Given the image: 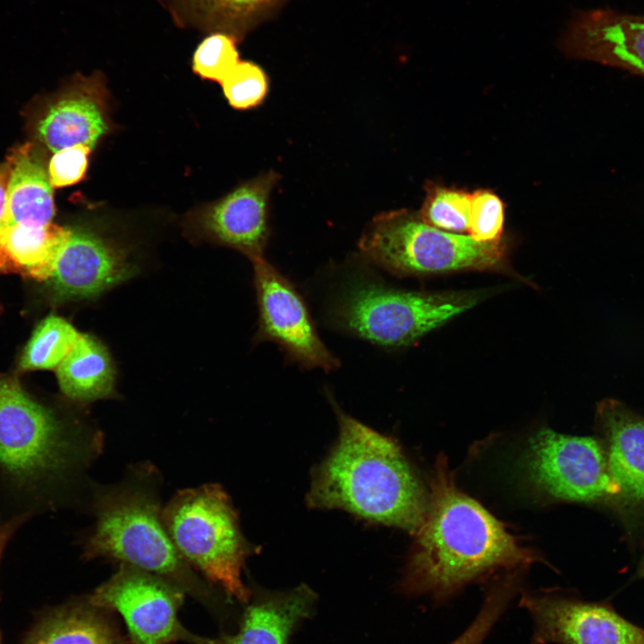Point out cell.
<instances>
[{
    "label": "cell",
    "instance_id": "8",
    "mask_svg": "<svg viewBox=\"0 0 644 644\" xmlns=\"http://www.w3.org/2000/svg\"><path fill=\"white\" fill-rule=\"evenodd\" d=\"M522 462L530 485L548 499L612 508L618 495L600 438L543 428L529 440Z\"/></svg>",
    "mask_w": 644,
    "mask_h": 644
},
{
    "label": "cell",
    "instance_id": "22",
    "mask_svg": "<svg viewBox=\"0 0 644 644\" xmlns=\"http://www.w3.org/2000/svg\"><path fill=\"white\" fill-rule=\"evenodd\" d=\"M108 612L86 597L47 617L26 644H130Z\"/></svg>",
    "mask_w": 644,
    "mask_h": 644
},
{
    "label": "cell",
    "instance_id": "3",
    "mask_svg": "<svg viewBox=\"0 0 644 644\" xmlns=\"http://www.w3.org/2000/svg\"><path fill=\"white\" fill-rule=\"evenodd\" d=\"M161 487V475L149 462L131 466L114 484L91 481L88 498L95 523L83 540L82 556L117 561L158 575L216 613V590L184 561L169 536Z\"/></svg>",
    "mask_w": 644,
    "mask_h": 644
},
{
    "label": "cell",
    "instance_id": "7",
    "mask_svg": "<svg viewBox=\"0 0 644 644\" xmlns=\"http://www.w3.org/2000/svg\"><path fill=\"white\" fill-rule=\"evenodd\" d=\"M169 536L184 561L207 581L247 603L249 589L241 573L251 553L232 502L217 484L178 491L163 507Z\"/></svg>",
    "mask_w": 644,
    "mask_h": 644
},
{
    "label": "cell",
    "instance_id": "6",
    "mask_svg": "<svg viewBox=\"0 0 644 644\" xmlns=\"http://www.w3.org/2000/svg\"><path fill=\"white\" fill-rule=\"evenodd\" d=\"M358 247L367 261L397 276L502 270L507 258L503 240L480 242L445 232L427 224L419 212L405 208L375 216Z\"/></svg>",
    "mask_w": 644,
    "mask_h": 644
},
{
    "label": "cell",
    "instance_id": "32",
    "mask_svg": "<svg viewBox=\"0 0 644 644\" xmlns=\"http://www.w3.org/2000/svg\"><path fill=\"white\" fill-rule=\"evenodd\" d=\"M637 575H638L640 578H643V579H644V555H643V556H642V558H641V560H640V564H639V567H638V569H637Z\"/></svg>",
    "mask_w": 644,
    "mask_h": 644
},
{
    "label": "cell",
    "instance_id": "21",
    "mask_svg": "<svg viewBox=\"0 0 644 644\" xmlns=\"http://www.w3.org/2000/svg\"><path fill=\"white\" fill-rule=\"evenodd\" d=\"M59 387L71 401L86 404L114 393L115 371L106 346L96 337L80 334L56 369Z\"/></svg>",
    "mask_w": 644,
    "mask_h": 644
},
{
    "label": "cell",
    "instance_id": "4",
    "mask_svg": "<svg viewBox=\"0 0 644 644\" xmlns=\"http://www.w3.org/2000/svg\"><path fill=\"white\" fill-rule=\"evenodd\" d=\"M102 432L68 423L33 399L14 377H0V470L21 485L60 483L89 468Z\"/></svg>",
    "mask_w": 644,
    "mask_h": 644
},
{
    "label": "cell",
    "instance_id": "31",
    "mask_svg": "<svg viewBox=\"0 0 644 644\" xmlns=\"http://www.w3.org/2000/svg\"><path fill=\"white\" fill-rule=\"evenodd\" d=\"M9 174L10 170L8 163L5 161L4 163L0 164V221L4 216L5 208Z\"/></svg>",
    "mask_w": 644,
    "mask_h": 644
},
{
    "label": "cell",
    "instance_id": "18",
    "mask_svg": "<svg viewBox=\"0 0 644 644\" xmlns=\"http://www.w3.org/2000/svg\"><path fill=\"white\" fill-rule=\"evenodd\" d=\"M9 182L0 227L22 223L44 225L55 215L52 185L36 148L26 143L13 148L6 158Z\"/></svg>",
    "mask_w": 644,
    "mask_h": 644
},
{
    "label": "cell",
    "instance_id": "5",
    "mask_svg": "<svg viewBox=\"0 0 644 644\" xmlns=\"http://www.w3.org/2000/svg\"><path fill=\"white\" fill-rule=\"evenodd\" d=\"M483 296L480 291H404L356 275L338 291L329 316L338 328L374 344L402 347L471 309Z\"/></svg>",
    "mask_w": 644,
    "mask_h": 644
},
{
    "label": "cell",
    "instance_id": "9",
    "mask_svg": "<svg viewBox=\"0 0 644 644\" xmlns=\"http://www.w3.org/2000/svg\"><path fill=\"white\" fill-rule=\"evenodd\" d=\"M185 593L162 577L120 564L116 572L87 597L94 606L120 614L130 644H216L185 628L178 613Z\"/></svg>",
    "mask_w": 644,
    "mask_h": 644
},
{
    "label": "cell",
    "instance_id": "16",
    "mask_svg": "<svg viewBox=\"0 0 644 644\" xmlns=\"http://www.w3.org/2000/svg\"><path fill=\"white\" fill-rule=\"evenodd\" d=\"M63 93L38 115V139L54 153L77 144L94 147L107 131L102 80L78 76Z\"/></svg>",
    "mask_w": 644,
    "mask_h": 644
},
{
    "label": "cell",
    "instance_id": "23",
    "mask_svg": "<svg viewBox=\"0 0 644 644\" xmlns=\"http://www.w3.org/2000/svg\"><path fill=\"white\" fill-rule=\"evenodd\" d=\"M80 333L66 319L49 315L34 329L21 354V372L56 369L76 343Z\"/></svg>",
    "mask_w": 644,
    "mask_h": 644
},
{
    "label": "cell",
    "instance_id": "19",
    "mask_svg": "<svg viewBox=\"0 0 644 644\" xmlns=\"http://www.w3.org/2000/svg\"><path fill=\"white\" fill-rule=\"evenodd\" d=\"M72 230L52 222L18 223L0 227V274L13 273L38 281L53 275Z\"/></svg>",
    "mask_w": 644,
    "mask_h": 644
},
{
    "label": "cell",
    "instance_id": "20",
    "mask_svg": "<svg viewBox=\"0 0 644 644\" xmlns=\"http://www.w3.org/2000/svg\"><path fill=\"white\" fill-rule=\"evenodd\" d=\"M314 598L304 586L259 597L247 606L238 632L221 635L216 644H286L294 625L310 613Z\"/></svg>",
    "mask_w": 644,
    "mask_h": 644
},
{
    "label": "cell",
    "instance_id": "1",
    "mask_svg": "<svg viewBox=\"0 0 644 644\" xmlns=\"http://www.w3.org/2000/svg\"><path fill=\"white\" fill-rule=\"evenodd\" d=\"M403 588L444 603L470 583L538 560L504 525L455 485L440 457L425 517L415 532Z\"/></svg>",
    "mask_w": 644,
    "mask_h": 644
},
{
    "label": "cell",
    "instance_id": "2",
    "mask_svg": "<svg viewBox=\"0 0 644 644\" xmlns=\"http://www.w3.org/2000/svg\"><path fill=\"white\" fill-rule=\"evenodd\" d=\"M331 401L339 422V437L314 473L309 505L343 509L415 534L428 499L399 445Z\"/></svg>",
    "mask_w": 644,
    "mask_h": 644
},
{
    "label": "cell",
    "instance_id": "11",
    "mask_svg": "<svg viewBox=\"0 0 644 644\" xmlns=\"http://www.w3.org/2000/svg\"><path fill=\"white\" fill-rule=\"evenodd\" d=\"M519 606L533 622L531 644H644V629L607 603L550 591L523 593Z\"/></svg>",
    "mask_w": 644,
    "mask_h": 644
},
{
    "label": "cell",
    "instance_id": "10",
    "mask_svg": "<svg viewBox=\"0 0 644 644\" xmlns=\"http://www.w3.org/2000/svg\"><path fill=\"white\" fill-rule=\"evenodd\" d=\"M252 263L258 308L256 341L277 344L288 360L302 369H337V358L320 339L295 285L265 258Z\"/></svg>",
    "mask_w": 644,
    "mask_h": 644
},
{
    "label": "cell",
    "instance_id": "15",
    "mask_svg": "<svg viewBox=\"0 0 644 644\" xmlns=\"http://www.w3.org/2000/svg\"><path fill=\"white\" fill-rule=\"evenodd\" d=\"M278 179L279 175L270 171L234 189L203 215L204 232L251 261L264 258L270 235L269 197Z\"/></svg>",
    "mask_w": 644,
    "mask_h": 644
},
{
    "label": "cell",
    "instance_id": "12",
    "mask_svg": "<svg viewBox=\"0 0 644 644\" xmlns=\"http://www.w3.org/2000/svg\"><path fill=\"white\" fill-rule=\"evenodd\" d=\"M557 46L569 58L644 77V15L608 8L576 11Z\"/></svg>",
    "mask_w": 644,
    "mask_h": 644
},
{
    "label": "cell",
    "instance_id": "26",
    "mask_svg": "<svg viewBox=\"0 0 644 644\" xmlns=\"http://www.w3.org/2000/svg\"><path fill=\"white\" fill-rule=\"evenodd\" d=\"M517 590L518 581L514 574L508 575L491 586L475 619L449 644H482Z\"/></svg>",
    "mask_w": 644,
    "mask_h": 644
},
{
    "label": "cell",
    "instance_id": "24",
    "mask_svg": "<svg viewBox=\"0 0 644 644\" xmlns=\"http://www.w3.org/2000/svg\"><path fill=\"white\" fill-rule=\"evenodd\" d=\"M470 192L433 182L426 185L420 217L428 225L450 233H468Z\"/></svg>",
    "mask_w": 644,
    "mask_h": 644
},
{
    "label": "cell",
    "instance_id": "17",
    "mask_svg": "<svg viewBox=\"0 0 644 644\" xmlns=\"http://www.w3.org/2000/svg\"><path fill=\"white\" fill-rule=\"evenodd\" d=\"M287 0H158L182 29L223 32L239 42Z\"/></svg>",
    "mask_w": 644,
    "mask_h": 644
},
{
    "label": "cell",
    "instance_id": "27",
    "mask_svg": "<svg viewBox=\"0 0 644 644\" xmlns=\"http://www.w3.org/2000/svg\"><path fill=\"white\" fill-rule=\"evenodd\" d=\"M234 37L213 32L197 47L192 58V70L202 79L221 82L239 60Z\"/></svg>",
    "mask_w": 644,
    "mask_h": 644
},
{
    "label": "cell",
    "instance_id": "14",
    "mask_svg": "<svg viewBox=\"0 0 644 644\" xmlns=\"http://www.w3.org/2000/svg\"><path fill=\"white\" fill-rule=\"evenodd\" d=\"M134 273L135 266L123 250L94 233L72 230L47 282L55 301H78L94 298Z\"/></svg>",
    "mask_w": 644,
    "mask_h": 644
},
{
    "label": "cell",
    "instance_id": "29",
    "mask_svg": "<svg viewBox=\"0 0 644 644\" xmlns=\"http://www.w3.org/2000/svg\"><path fill=\"white\" fill-rule=\"evenodd\" d=\"M90 149L87 145L77 144L55 152L48 165L52 187L69 186L80 181L86 173Z\"/></svg>",
    "mask_w": 644,
    "mask_h": 644
},
{
    "label": "cell",
    "instance_id": "13",
    "mask_svg": "<svg viewBox=\"0 0 644 644\" xmlns=\"http://www.w3.org/2000/svg\"><path fill=\"white\" fill-rule=\"evenodd\" d=\"M596 422L618 489L612 509L629 525L644 523V416L622 402L597 403Z\"/></svg>",
    "mask_w": 644,
    "mask_h": 644
},
{
    "label": "cell",
    "instance_id": "28",
    "mask_svg": "<svg viewBox=\"0 0 644 644\" xmlns=\"http://www.w3.org/2000/svg\"><path fill=\"white\" fill-rule=\"evenodd\" d=\"M504 223V206L496 193L487 189L470 192L469 236L480 242L501 241Z\"/></svg>",
    "mask_w": 644,
    "mask_h": 644
},
{
    "label": "cell",
    "instance_id": "30",
    "mask_svg": "<svg viewBox=\"0 0 644 644\" xmlns=\"http://www.w3.org/2000/svg\"><path fill=\"white\" fill-rule=\"evenodd\" d=\"M21 518L13 519L11 521H0V559L5 548L6 544L12 538L16 529L21 524Z\"/></svg>",
    "mask_w": 644,
    "mask_h": 644
},
{
    "label": "cell",
    "instance_id": "25",
    "mask_svg": "<svg viewBox=\"0 0 644 644\" xmlns=\"http://www.w3.org/2000/svg\"><path fill=\"white\" fill-rule=\"evenodd\" d=\"M220 83L230 106L239 110L258 106L269 90L267 72L251 61H239Z\"/></svg>",
    "mask_w": 644,
    "mask_h": 644
}]
</instances>
